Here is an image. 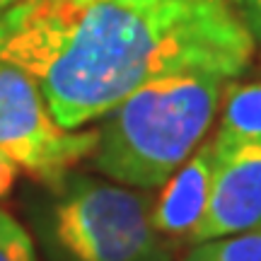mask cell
Listing matches in <instances>:
<instances>
[{
    "label": "cell",
    "mask_w": 261,
    "mask_h": 261,
    "mask_svg": "<svg viewBox=\"0 0 261 261\" xmlns=\"http://www.w3.org/2000/svg\"><path fill=\"white\" fill-rule=\"evenodd\" d=\"M256 44L230 0H19L0 17V63L37 83L63 128L99 121L130 92L165 75L237 80Z\"/></svg>",
    "instance_id": "1"
},
{
    "label": "cell",
    "mask_w": 261,
    "mask_h": 261,
    "mask_svg": "<svg viewBox=\"0 0 261 261\" xmlns=\"http://www.w3.org/2000/svg\"><path fill=\"white\" fill-rule=\"evenodd\" d=\"M227 83L208 73L145 83L99 119L92 169L130 189H160L208 136Z\"/></svg>",
    "instance_id": "2"
},
{
    "label": "cell",
    "mask_w": 261,
    "mask_h": 261,
    "mask_svg": "<svg viewBox=\"0 0 261 261\" xmlns=\"http://www.w3.org/2000/svg\"><path fill=\"white\" fill-rule=\"evenodd\" d=\"M41 184L32 218L51 261H172L174 242L152 225L150 191L75 167Z\"/></svg>",
    "instance_id": "3"
},
{
    "label": "cell",
    "mask_w": 261,
    "mask_h": 261,
    "mask_svg": "<svg viewBox=\"0 0 261 261\" xmlns=\"http://www.w3.org/2000/svg\"><path fill=\"white\" fill-rule=\"evenodd\" d=\"M94 143L97 128H63L37 83L17 68L0 63V155L44 181L87 160Z\"/></svg>",
    "instance_id": "4"
},
{
    "label": "cell",
    "mask_w": 261,
    "mask_h": 261,
    "mask_svg": "<svg viewBox=\"0 0 261 261\" xmlns=\"http://www.w3.org/2000/svg\"><path fill=\"white\" fill-rule=\"evenodd\" d=\"M261 227V145L218 150L211 201L189 244Z\"/></svg>",
    "instance_id": "5"
},
{
    "label": "cell",
    "mask_w": 261,
    "mask_h": 261,
    "mask_svg": "<svg viewBox=\"0 0 261 261\" xmlns=\"http://www.w3.org/2000/svg\"><path fill=\"white\" fill-rule=\"evenodd\" d=\"M215 165L218 148L211 138L196 148L194 155L160 187V194L152 198V225L169 242H189L196 225L205 215Z\"/></svg>",
    "instance_id": "6"
},
{
    "label": "cell",
    "mask_w": 261,
    "mask_h": 261,
    "mask_svg": "<svg viewBox=\"0 0 261 261\" xmlns=\"http://www.w3.org/2000/svg\"><path fill=\"white\" fill-rule=\"evenodd\" d=\"M213 143L218 150L237 145H261V80L227 83Z\"/></svg>",
    "instance_id": "7"
},
{
    "label": "cell",
    "mask_w": 261,
    "mask_h": 261,
    "mask_svg": "<svg viewBox=\"0 0 261 261\" xmlns=\"http://www.w3.org/2000/svg\"><path fill=\"white\" fill-rule=\"evenodd\" d=\"M181 261H261V227L196 242Z\"/></svg>",
    "instance_id": "8"
},
{
    "label": "cell",
    "mask_w": 261,
    "mask_h": 261,
    "mask_svg": "<svg viewBox=\"0 0 261 261\" xmlns=\"http://www.w3.org/2000/svg\"><path fill=\"white\" fill-rule=\"evenodd\" d=\"M0 261H41L27 227L0 208Z\"/></svg>",
    "instance_id": "9"
},
{
    "label": "cell",
    "mask_w": 261,
    "mask_h": 261,
    "mask_svg": "<svg viewBox=\"0 0 261 261\" xmlns=\"http://www.w3.org/2000/svg\"><path fill=\"white\" fill-rule=\"evenodd\" d=\"M230 5L249 32L252 41L261 48V0H230Z\"/></svg>",
    "instance_id": "10"
},
{
    "label": "cell",
    "mask_w": 261,
    "mask_h": 261,
    "mask_svg": "<svg viewBox=\"0 0 261 261\" xmlns=\"http://www.w3.org/2000/svg\"><path fill=\"white\" fill-rule=\"evenodd\" d=\"M19 172H22V169H19L17 162H12V160L5 158V155H0V201L15 189Z\"/></svg>",
    "instance_id": "11"
},
{
    "label": "cell",
    "mask_w": 261,
    "mask_h": 261,
    "mask_svg": "<svg viewBox=\"0 0 261 261\" xmlns=\"http://www.w3.org/2000/svg\"><path fill=\"white\" fill-rule=\"evenodd\" d=\"M107 3H119V5H133V8H148V5H155L160 0H107Z\"/></svg>",
    "instance_id": "12"
},
{
    "label": "cell",
    "mask_w": 261,
    "mask_h": 261,
    "mask_svg": "<svg viewBox=\"0 0 261 261\" xmlns=\"http://www.w3.org/2000/svg\"><path fill=\"white\" fill-rule=\"evenodd\" d=\"M17 3H19V0H0V17H3V15H5L12 5H17Z\"/></svg>",
    "instance_id": "13"
}]
</instances>
